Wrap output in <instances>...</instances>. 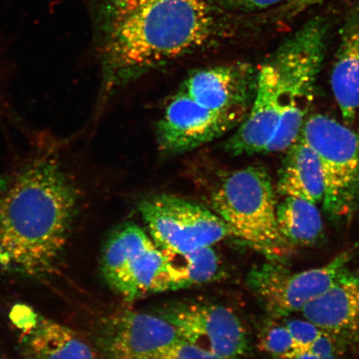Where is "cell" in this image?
<instances>
[{
  "label": "cell",
  "mask_w": 359,
  "mask_h": 359,
  "mask_svg": "<svg viewBox=\"0 0 359 359\" xmlns=\"http://www.w3.org/2000/svg\"><path fill=\"white\" fill-rule=\"evenodd\" d=\"M161 251L168 260L176 290L206 284L219 275L221 262L212 246L182 252Z\"/></svg>",
  "instance_id": "ffe728a7"
},
{
  "label": "cell",
  "mask_w": 359,
  "mask_h": 359,
  "mask_svg": "<svg viewBox=\"0 0 359 359\" xmlns=\"http://www.w3.org/2000/svg\"><path fill=\"white\" fill-rule=\"evenodd\" d=\"M331 74V87L345 123L351 124L359 109V7L347 12Z\"/></svg>",
  "instance_id": "5bb4252c"
},
{
  "label": "cell",
  "mask_w": 359,
  "mask_h": 359,
  "mask_svg": "<svg viewBox=\"0 0 359 359\" xmlns=\"http://www.w3.org/2000/svg\"><path fill=\"white\" fill-rule=\"evenodd\" d=\"M8 182V174H0V196L3 194L4 190L6 189Z\"/></svg>",
  "instance_id": "4316f807"
},
{
  "label": "cell",
  "mask_w": 359,
  "mask_h": 359,
  "mask_svg": "<svg viewBox=\"0 0 359 359\" xmlns=\"http://www.w3.org/2000/svg\"><path fill=\"white\" fill-rule=\"evenodd\" d=\"M107 91L210 46L219 0H86Z\"/></svg>",
  "instance_id": "6da1fadb"
},
{
  "label": "cell",
  "mask_w": 359,
  "mask_h": 359,
  "mask_svg": "<svg viewBox=\"0 0 359 359\" xmlns=\"http://www.w3.org/2000/svg\"><path fill=\"white\" fill-rule=\"evenodd\" d=\"M126 300L176 290L168 260L154 243L139 255L109 285Z\"/></svg>",
  "instance_id": "e0dca14e"
},
{
  "label": "cell",
  "mask_w": 359,
  "mask_h": 359,
  "mask_svg": "<svg viewBox=\"0 0 359 359\" xmlns=\"http://www.w3.org/2000/svg\"><path fill=\"white\" fill-rule=\"evenodd\" d=\"M180 341L160 313L124 311L102 318L94 346L101 359H151Z\"/></svg>",
  "instance_id": "9c48e42d"
},
{
  "label": "cell",
  "mask_w": 359,
  "mask_h": 359,
  "mask_svg": "<svg viewBox=\"0 0 359 359\" xmlns=\"http://www.w3.org/2000/svg\"><path fill=\"white\" fill-rule=\"evenodd\" d=\"M257 84V69L246 62H234L193 72L180 90L209 109L247 114Z\"/></svg>",
  "instance_id": "8fae6325"
},
{
  "label": "cell",
  "mask_w": 359,
  "mask_h": 359,
  "mask_svg": "<svg viewBox=\"0 0 359 359\" xmlns=\"http://www.w3.org/2000/svg\"><path fill=\"white\" fill-rule=\"evenodd\" d=\"M317 205L293 196H285L277 204L278 229L291 246L312 245L320 241L324 224Z\"/></svg>",
  "instance_id": "ac0fdd59"
},
{
  "label": "cell",
  "mask_w": 359,
  "mask_h": 359,
  "mask_svg": "<svg viewBox=\"0 0 359 359\" xmlns=\"http://www.w3.org/2000/svg\"><path fill=\"white\" fill-rule=\"evenodd\" d=\"M353 248L345 250L320 267L293 272L276 262L255 266L247 285L273 318H287L302 309L332 285L348 269Z\"/></svg>",
  "instance_id": "52a82bcc"
},
{
  "label": "cell",
  "mask_w": 359,
  "mask_h": 359,
  "mask_svg": "<svg viewBox=\"0 0 359 359\" xmlns=\"http://www.w3.org/2000/svg\"><path fill=\"white\" fill-rule=\"evenodd\" d=\"M246 114L209 109L180 90L157 125V144L168 155L194 150L230 131Z\"/></svg>",
  "instance_id": "30bf717a"
},
{
  "label": "cell",
  "mask_w": 359,
  "mask_h": 359,
  "mask_svg": "<svg viewBox=\"0 0 359 359\" xmlns=\"http://www.w3.org/2000/svg\"><path fill=\"white\" fill-rule=\"evenodd\" d=\"M139 210L152 241L161 250L190 251L213 246L231 236L226 223L213 210L172 195L143 201Z\"/></svg>",
  "instance_id": "8992f818"
},
{
  "label": "cell",
  "mask_w": 359,
  "mask_h": 359,
  "mask_svg": "<svg viewBox=\"0 0 359 359\" xmlns=\"http://www.w3.org/2000/svg\"><path fill=\"white\" fill-rule=\"evenodd\" d=\"M332 27L329 16H313L266 58L279 82L281 116L266 152L285 151L302 133L324 64Z\"/></svg>",
  "instance_id": "3957f363"
},
{
  "label": "cell",
  "mask_w": 359,
  "mask_h": 359,
  "mask_svg": "<svg viewBox=\"0 0 359 359\" xmlns=\"http://www.w3.org/2000/svg\"><path fill=\"white\" fill-rule=\"evenodd\" d=\"M343 350L359 347V272L347 269L300 311Z\"/></svg>",
  "instance_id": "7c38bea8"
},
{
  "label": "cell",
  "mask_w": 359,
  "mask_h": 359,
  "mask_svg": "<svg viewBox=\"0 0 359 359\" xmlns=\"http://www.w3.org/2000/svg\"><path fill=\"white\" fill-rule=\"evenodd\" d=\"M290 359H321L309 349L298 350Z\"/></svg>",
  "instance_id": "484cf974"
},
{
  "label": "cell",
  "mask_w": 359,
  "mask_h": 359,
  "mask_svg": "<svg viewBox=\"0 0 359 359\" xmlns=\"http://www.w3.org/2000/svg\"><path fill=\"white\" fill-rule=\"evenodd\" d=\"M277 182L283 196H293L318 205L324 201V173L316 150L300 134L287 148Z\"/></svg>",
  "instance_id": "9a60e30c"
},
{
  "label": "cell",
  "mask_w": 359,
  "mask_h": 359,
  "mask_svg": "<svg viewBox=\"0 0 359 359\" xmlns=\"http://www.w3.org/2000/svg\"><path fill=\"white\" fill-rule=\"evenodd\" d=\"M7 87L4 85V82L0 75V118L4 114H7L8 109V97H7Z\"/></svg>",
  "instance_id": "d4e9b609"
},
{
  "label": "cell",
  "mask_w": 359,
  "mask_h": 359,
  "mask_svg": "<svg viewBox=\"0 0 359 359\" xmlns=\"http://www.w3.org/2000/svg\"><path fill=\"white\" fill-rule=\"evenodd\" d=\"M281 116L279 82L266 60L257 69V84L250 109L224 147L233 156L266 152Z\"/></svg>",
  "instance_id": "4fadbf2b"
},
{
  "label": "cell",
  "mask_w": 359,
  "mask_h": 359,
  "mask_svg": "<svg viewBox=\"0 0 359 359\" xmlns=\"http://www.w3.org/2000/svg\"><path fill=\"white\" fill-rule=\"evenodd\" d=\"M154 244L150 235L136 224L127 223L116 229L107 240L102 258V271L109 285Z\"/></svg>",
  "instance_id": "d6986e66"
},
{
  "label": "cell",
  "mask_w": 359,
  "mask_h": 359,
  "mask_svg": "<svg viewBox=\"0 0 359 359\" xmlns=\"http://www.w3.org/2000/svg\"><path fill=\"white\" fill-rule=\"evenodd\" d=\"M259 347L275 359H290L299 350L285 325L276 322L264 327Z\"/></svg>",
  "instance_id": "44dd1931"
},
{
  "label": "cell",
  "mask_w": 359,
  "mask_h": 359,
  "mask_svg": "<svg viewBox=\"0 0 359 359\" xmlns=\"http://www.w3.org/2000/svg\"><path fill=\"white\" fill-rule=\"evenodd\" d=\"M22 359H101L94 344L71 327L39 317L25 337Z\"/></svg>",
  "instance_id": "2e32d148"
},
{
  "label": "cell",
  "mask_w": 359,
  "mask_h": 359,
  "mask_svg": "<svg viewBox=\"0 0 359 359\" xmlns=\"http://www.w3.org/2000/svg\"><path fill=\"white\" fill-rule=\"evenodd\" d=\"M224 10L227 11L250 13L266 10L283 0H219Z\"/></svg>",
  "instance_id": "cb8c5ba5"
},
{
  "label": "cell",
  "mask_w": 359,
  "mask_h": 359,
  "mask_svg": "<svg viewBox=\"0 0 359 359\" xmlns=\"http://www.w3.org/2000/svg\"><path fill=\"white\" fill-rule=\"evenodd\" d=\"M283 324L289 330L299 350L309 349L314 341L323 334L320 327L306 318H285Z\"/></svg>",
  "instance_id": "7402d4cb"
},
{
  "label": "cell",
  "mask_w": 359,
  "mask_h": 359,
  "mask_svg": "<svg viewBox=\"0 0 359 359\" xmlns=\"http://www.w3.org/2000/svg\"><path fill=\"white\" fill-rule=\"evenodd\" d=\"M180 339L222 359H242L248 342L240 318L231 309L210 303H188L160 313Z\"/></svg>",
  "instance_id": "ba28073f"
},
{
  "label": "cell",
  "mask_w": 359,
  "mask_h": 359,
  "mask_svg": "<svg viewBox=\"0 0 359 359\" xmlns=\"http://www.w3.org/2000/svg\"><path fill=\"white\" fill-rule=\"evenodd\" d=\"M210 201L231 236L269 258L289 253L291 245L277 226L275 187L263 168L250 165L226 175L215 187Z\"/></svg>",
  "instance_id": "277c9868"
},
{
  "label": "cell",
  "mask_w": 359,
  "mask_h": 359,
  "mask_svg": "<svg viewBox=\"0 0 359 359\" xmlns=\"http://www.w3.org/2000/svg\"><path fill=\"white\" fill-rule=\"evenodd\" d=\"M29 140L0 196V267L39 276L65 249L80 192L60 145L42 133Z\"/></svg>",
  "instance_id": "7a4b0ae2"
},
{
  "label": "cell",
  "mask_w": 359,
  "mask_h": 359,
  "mask_svg": "<svg viewBox=\"0 0 359 359\" xmlns=\"http://www.w3.org/2000/svg\"><path fill=\"white\" fill-rule=\"evenodd\" d=\"M151 359H222L206 353L189 344L180 341L173 346Z\"/></svg>",
  "instance_id": "603a6c76"
},
{
  "label": "cell",
  "mask_w": 359,
  "mask_h": 359,
  "mask_svg": "<svg viewBox=\"0 0 359 359\" xmlns=\"http://www.w3.org/2000/svg\"><path fill=\"white\" fill-rule=\"evenodd\" d=\"M302 137L317 152L325 177V212L348 219L359 208V133L323 114L308 116Z\"/></svg>",
  "instance_id": "5b68a950"
}]
</instances>
